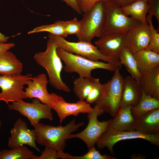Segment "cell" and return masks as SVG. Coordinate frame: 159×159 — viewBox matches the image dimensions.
I'll use <instances>...</instances> for the list:
<instances>
[{"label":"cell","instance_id":"1","mask_svg":"<svg viewBox=\"0 0 159 159\" xmlns=\"http://www.w3.org/2000/svg\"><path fill=\"white\" fill-rule=\"evenodd\" d=\"M85 124H76L75 118L64 126H54L39 122L33 125L36 135V142L40 145L53 148L58 152L64 151L68 136Z\"/></svg>","mask_w":159,"mask_h":159},{"label":"cell","instance_id":"2","mask_svg":"<svg viewBox=\"0 0 159 159\" xmlns=\"http://www.w3.org/2000/svg\"><path fill=\"white\" fill-rule=\"evenodd\" d=\"M48 37L46 50L36 53L34 59L37 64L45 69L48 76L49 82L53 87L69 92L70 89L61 78V73L63 67L57 53V46L52 38Z\"/></svg>","mask_w":159,"mask_h":159},{"label":"cell","instance_id":"3","mask_svg":"<svg viewBox=\"0 0 159 159\" xmlns=\"http://www.w3.org/2000/svg\"><path fill=\"white\" fill-rule=\"evenodd\" d=\"M57 54L64 62V71L67 73H76L79 77L91 78L92 70L97 69L115 71L114 66L109 63L94 61L85 57L68 52L57 47Z\"/></svg>","mask_w":159,"mask_h":159},{"label":"cell","instance_id":"4","mask_svg":"<svg viewBox=\"0 0 159 159\" xmlns=\"http://www.w3.org/2000/svg\"><path fill=\"white\" fill-rule=\"evenodd\" d=\"M124 78L119 70L116 69L112 78L102 84V95L95 103L103 113H109L114 117L120 109L124 85Z\"/></svg>","mask_w":159,"mask_h":159},{"label":"cell","instance_id":"5","mask_svg":"<svg viewBox=\"0 0 159 159\" xmlns=\"http://www.w3.org/2000/svg\"><path fill=\"white\" fill-rule=\"evenodd\" d=\"M48 37L54 41L57 47L68 52L75 54L94 61L103 60L112 64L115 69L120 70L122 65L120 60L103 55L98 48L91 42L83 41L73 42L67 40L65 38L49 34Z\"/></svg>","mask_w":159,"mask_h":159},{"label":"cell","instance_id":"6","mask_svg":"<svg viewBox=\"0 0 159 159\" xmlns=\"http://www.w3.org/2000/svg\"><path fill=\"white\" fill-rule=\"evenodd\" d=\"M105 19L102 1L98 2L91 9L84 13L80 20L81 31L76 35L78 41L91 42L94 37L101 36L103 34Z\"/></svg>","mask_w":159,"mask_h":159},{"label":"cell","instance_id":"7","mask_svg":"<svg viewBox=\"0 0 159 159\" xmlns=\"http://www.w3.org/2000/svg\"><path fill=\"white\" fill-rule=\"evenodd\" d=\"M105 15V22L103 34L124 33L139 23L127 16L120 7L111 0L102 1Z\"/></svg>","mask_w":159,"mask_h":159},{"label":"cell","instance_id":"8","mask_svg":"<svg viewBox=\"0 0 159 159\" xmlns=\"http://www.w3.org/2000/svg\"><path fill=\"white\" fill-rule=\"evenodd\" d=\"M103 112L95 105L92 111L88 113V123L86 127L82 131L76 134H69L67 139L77 138L82 140L86 144L88 150L96 143L102 135L108 128L112 119L107 121H99L98 117Z\"/></svg>","mask_w":159,"mask_h":159},{"label":"cell","instance_id":"9","mask_svg":"<svg viewBox=\"0 0 159 159\" xmlns=\"http://www.w3.org/2000/svg\"><path fill=\"white\" fill-rule=\"evenodd\" d=\"M30 73L14 76L0 75V101H4L8 105L9 102L27 99L24 90V85L32 80Z\"/></svg>","mask_w":159,"mask_h":159},{"label":"cell","instance_id":"10","mask_svg":"<svg viewBox=\"0 0 159 159\" xmlns=\"http://www.w3.org/2000/svg\"><path fill=\"white\" fill-rule=\"evenodd\" d=\"M135 139H144L159 146V135H147L136 130L122 131L108 128L96 144L98 149L107 147L111 153L114 155L113 147L117 143L122 140Z\"/></svg>","mask_w":159,"mask_h":159},{"label":"cell","instance_id":"11","mask_svg":"<svg viewBox=\"0 0 159 159\" xmlns=\"http://www.w3.org/2000/svg\"><path fill=\"white\" fill-rule=\"evenodd\" d=\"M8 108L9 110L16 111L26 117L32 126L39 122L42 119L51 120L53 119L51 107L42 103L37 98L32 99L31 103L25 102L23 100L12 102L8 105Z\"/></svg>","mask_w":159,"mask_h":159},{"label":"cell","instance_id":"12","mask_svg":"<svg viewBox=\"0 0 159 159\" xmlns=\"http://www.w3.org/2000/svg\"><path fill=\"white\" fill-rule=\"evenodd\" d=\"M49 82L46 75L44 73L32 77L28 81L27 87L25 88L27 98L38 99L43 103L50 107L54 104L58 95L54 93H49L47 90Z\"/></svg>","mask_w":159,"mask_h":159},{"label":"cell","instance_id":"13","mask_svg":"<svg viewBox=\"0 0 159 159\" xmlns=\"http://www.w3.org/2000/svg\"><path fill=\"white\" fill-rule=\"evenodd\" d=\"M151 31L149 24L139 23L125 33V44L134 54L146 49L150 39Z\"/></svg>","mask_w":159,"mask_h":159},{"label":"cell","instance_id":"14","mask_svg":"<svg viewBox=\"0 0 159 159\" xmlns=\"http://www.w3.org/2000/svg\"><path fill=\"white\" fill-rule=\"evenodd\" d=\"M11 136L8 139V146L11 148L24 145H28L40 152L36 144V135L34 129L28 128L25 121L19 118L15 122L10 131Z\"/></svg>","mask_w":159,"mask_h":159},{"label":"cell","instance_id":"15","mask_svg":"<svg viewBox=\"0 0 159 159\" xmlns=\"http://www.w3.org/2000/svg\"><path fill=\"white\" fill-rule=\"evenodd\" d=\"M124 33L104 34L94 43L103 55L119 60L120 53L125 46Z\"/></svg>","mask_w":159,"mask_h":159},{"label":"cell","instance_id":"16","mask_svg":"<svg viewBox=\"0 0 159 159\" xmlns=\"http://www.w3.org/2000/svg\"><path fill=\"white\" fill-rule=\"evenodd\" d=\"M51 107L57 113L60 123L69 116H76L81 113L88 114L93 110L90 104L85 101L80 100L76 103H69L58 95L55 100L54 104Z\"/></svg>","mask_w":159,"mask_h":159},{"label":"cell","instance_id":"17","mask_svg":"<svg viewBox=\"0 0 159 159\" xmlns=\"http://www.w3.org/2000/svg\"><path fill=\"white\" fill-rule=\"evenodd\" d=\"M143 91L139 83L131 76L124 78L123 90L120 108L135 106L140 102Z\"/></svg>","mask_w":159,"mask_h":159},{"label":"cell","instance_id":"18","mask_svg":"<svg viewBox=\"0 0 159 159\" xmlns=\"http://www.w3.org/2000/svg\"><path fill=\"white\" fill-rule=\"evenodd\" d=\"M135 130L147 135H159V109L149 111L135 119Z\"/></svg>","mask_w":159,"mask_h":159},{"label":"cell","instance_id":"19","mask_svg":"<svg viewBox=\"0 0 159 159\" xmlns=\"http://www.w3.org/2000/svg\"><path fill=\"white\" fill-rule=\"evenodd\" d=\"M139 83L145 94L159 100V67L141 74Z\"/></svg>","mask_w":159,"mask_h":159},{"label":"cell","instance_id":"20","mask_svg":"<svg viewBox=\"0 0 159 159\" xmlns=\"http://www.w3.org/2000/svg\"><path fill=\"white\" fill-rule=\"evenodd\" d=\"M22 63L8 51L0 54V75L14 76L21 74Z\"/></svg>","mask_w":159,"mask_h":159},{"label":"cell","instance_id":"21","mask_svg":"<svg viewBox=\"0 0 159 159\" xmlns=\"http://www.w3.org/2000/svg\"><path fill=\"white\" fill-rule=\"evenodd\" d=\"M132 106L120 108L111 120L108 128L122 131L135 130V119L131 113Z\"/></svg>","mask_w":159,"mask_h":159},{"label":"cell","instance_id":"22","mask_svg":"<svg viewBox=\"0 0 159 159\" xmlns=\"http://www.w3.org/2000/svg\"><path fill=\"white\" fill-rule=\"evenodd\" d=\"M138 70L141 74L159 67V54L146 49L134 54Z\"/></svg>","mask_w":159,"mask_h":159},{"label":"cell","instance_id":"23","mask_svg":"<svg viewBox=\"0 0 159 159\" xmlns=\"http://www.w3.org/2000/svg\"><path fill=\"white\" fill-rule=\"evenodd\" d=\"M126 15L140 23L148 24L146 19L148 12V0H137L125 7H120Z\"/></svg>","mask_w":159,"mask_h":159},{"label":"cell","instance_id":"24","mask_svg":"<svg viewBox=\"0 0 159 159\" xmlns=\"http://www.w3.org/2000/svg\"><path fill=\"white\" fill-rule=\"evenodd\" d=\"M142 91L140 102L136 106H132L131 108L132 114L135 119L149 111L159 109V100L146 95Z\"/></svg>","mask_w":159,"mask_h":159},{"label":"cell","instance_id":"25","mask_svg":"<svg viewBox=\"0 0 159 159\" xmlns=\"http://www.w3.org/2000/svg\"><path fill=\"white\" fill-rule=\"evenodd\" d=\"M119 60L121 64L126 67L131 76L139 82L141 74L138 70L133 54L125 46L120 53Z\"/></svg>","mask_w":159,"mask_h":159},{"label":"cell","instance_id":"26","mask_svg":"<svg viewBox=\"0 0 159 159\" xmlns=\"http://www.w3.org/2000/svg\"><path fill=\"white\" fill-rule=\"evenodd\" d=\"M74 92L80 100L85 101L93 87V78L79 77L73 81Z\"/></svg>","mask_w":159,"mask_h":159},{"label":"cell","instance_id":"27","mask_svg":"<svg viewBox=\"0 0 159 159\" xmlns=\"http://www.w3.org/2000/svg\"><path fill=\"white\" fill-rule=\"evenodd\" d=\"M33 152L24 145L1 151L0 159H32Z\"/></svg>","mask_w":159,"mask_h":159},{"label":"cell","instance_id":"28","mask_svg":"<svg viewBox=\"0 0 159 159\" xmlns=\"http://www.w3.org/2000/svg\"><path fill=\"white\" fill-rule=\"evenodd\" d=\"M64 21L58 20L53 24L36 27L27 33L28 34L47 32L53 35L65 38L67 37L64 31Z\"/></svg>","mask_w":159,"mask_h":159},{"label":"cell","instance_id":"29","mask_svg":"<svg viewBox=\"0 0 159 159\" xmlns=\"http://www.w3.org/2000/svg\"><path fill=\"white\" fill-rule=\"evenodd\" d=\"M85 154L80 156L72 155L63 151L58 152L59 158L62 159H115L114 157L107 154L102 155L95 146L88 150Z\"/></svg>","mask_w":159,"mask_h":159},{"label":"cell","instance_id":"30","mask_svg":"<svg viewBox=\"0 0 159 159\" xmlns=\"http://www.w3.org/2000/svg\"><path fill=\"white\" fill-rule=\"evenodd\" d=\"M153 16L149 14L147 15L146 19L151 31V37L146 49L159 54V34L155 29L152 21Z\"/></svg>","mask_w":159,"mask_h":159},{"label":"cell","instance_id":"31","mask_svg":"<svg viewBox=\"0 0 159 159\" xmlns=\"http://www.w3.org/2000/svg\"><path fill=\"white\" fill-rule=\"evenodd\" d=\"M102 93V84L100 82L99 79L93 78L92 87L85 101L90 104L95 103L100 98Z\"/></svg>","mask_w":159,"mask_h":159},{"label":"cell","instance_id":"32","mask_svg":"<svg viewBox=\"0 0 159 159\" xmlns=\"http://www.w3.org/2000/svg\"><path fill=\"white\" fill-rule=\"evenodd\" d=\"M65 32L67 36L69 35L75 34L80 33L81 29L80 21L76 17L72 20L64 21Z\"/></svg>","mask_w":159,"mask_h":159},{"label":"cell","instance_id":"33","mask_svg":"<svg viewBox=\"0 0 159 159\" xmlns=\"http://www.w3.org/2000/svg\"><path fill=\"white\" fill-rule=\"evenodd\" d=\"M59 158L58 151L55 149L48 147H45L41 155L37 156L34 155L32 159H57Z\"/></svg>","mask_w":159,"mask_h":159},{"label":"cell","instance_id":"34","mask_svg":"<svg viewBox=\"0 0 159 159\" xmlns=\"http://www.w3.org/2000/svg\"><path fill=\"white\" fill-rule=\"evenodd\" d=\"M82 12H86L90 9L97 3L110 0H77Z\"/></svg>","mask_w":159,"mask_h":159},{"label":"cell","instance_id":"35","mask_svg":"<svg viewBox=\"0 0 159 159\" xmlns=\"http://www.w3.org/2000/svg\"><path fill=\"white\" fill-rule=\"evenodd\" d=\"M149 14L154 16L159 24V0H150L148 1Z\"/></svg>","mask_w":159,"mask_h":159},{"label":"cell","instance_id":"36","mask_svg":"<svg viewBox=\"0 0 159 159\" xmlns=\"http://www.w3.org/2000/svg\"><path fill=\"white\" fill-rule=\"evenodd\" d=\"M66 3L67 6L71 8L74 11L81 14L82 12L77 0H61Z\"/></svg>","mask_w":159,"mask_h":159},{"label":"cell","instance_id":"37","mask_svg":"<svg viewBox=\"0 0 159 159\" xmlns=\"http://www.w3.org/2000/svg\"><path fill=\"white\" fill-rule=\"evenodd\" d=\"M120 7L126 6L137 0H111Z\"/></svg>","mask_w":159,"mask_h":159},{"label":"cell","instance_id":"38","mask_svg":"<svg viewBox=\"0 0 159 159\" xmlns=\"http://www.w3.org/2000/svg\"><path fill=\"white\" fill-rule=\"evenodd\" d=\"M15 44L12 43H6L0 42V54L8 51L14 47Z\"/></svg>","mask_w":159,"mask_h":159},{"label":"cell","instance_id":"39","mask_svg":"<svg viewBox=\"0 0 159 159\" xmlns=\"http://www.w3.org/2000/svg\"><path fill=\"white\" fill-rule=\"evenodd\" d=\"M9 37L6 36L5 35L0 32V42L6 43L7 42Z\"/></svg>","mask_w":159,"mask_h":159},{"label":"cell","instance_id":"40","mask_svg":"<svg viewBox=\"0 0 159 159\" xmlns=\"http://www.w3.org/2000/svg\"><path fill=\"white\" fill-rule=\"evenodd\" d=\"M1 122L0 121V128L1 127Z\"/></svg>","mask_w":159,"mask_h":159},{"label":"cell","instance_id":"41","mask_svg":"<svg viewBox=\"0 0 159 159\" xmlns=\"http://www.w3.org/2000/svg\"><path fill=\"white\" fill-rule=\"evenodd\" d=\"M150 0H148V1H150Z\"/></svg>","mask_w":159,"mask_h":159},{"label":"cell","instance_id":"42","mask_svg":"<svg viewBox=\"0 0 159 159\" xmlns=\"http://www.w3.org/2000/svg\"><path fill=\"white\" fill-rule=\"evenodd\" d=\"M0 152H1V151H0Z\"/></svg>","mask_w":159,"mask_h":159}]
</instances>
